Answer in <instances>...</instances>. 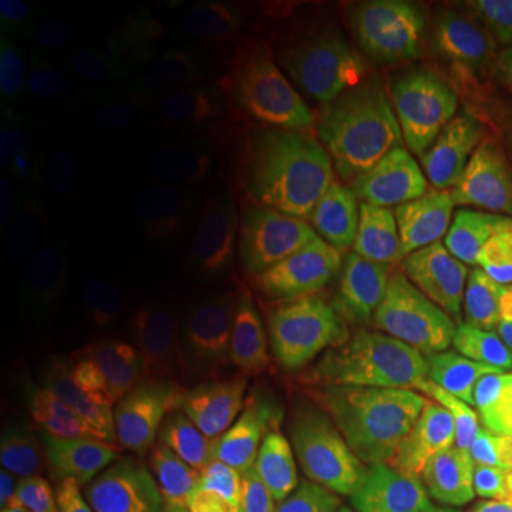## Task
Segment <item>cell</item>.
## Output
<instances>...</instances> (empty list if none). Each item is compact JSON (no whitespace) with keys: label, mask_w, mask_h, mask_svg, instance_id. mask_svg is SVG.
<instances>
[{"label":"cell","mask_w":512,"mask_h":512,"mask_svg":"<svg viewBox=\"0 0 512 512\" xmlns=\"http://www.w3.org/2000/svg\"><path fill=\"white\" fill-rule=\"evenodd\" d=\"M83 392V358L72 335L50 320H36L27 354L8 384L5 444L15 451L48 434Z\"/></svg>","instance_id":"cell-13"},{"label":"cell","mask_w":512,"mask_h":512,"mask_svg":"<svg viewBox=\"0 0 512 512\" xmlns=\"http://www.w3.org/2000/svg\"><path fill=\"white\" fill-rule=\"evenodd\" d=\"M275 48L245 12L211 27L178 64L174 83L207 133H216L264 98Z\"/></svg>","instance_id":"cell-10"},{"label":"cell","mask_w":512,"mask_h":512,"mask_svg":"<svg viewBox=\"0 0 512 512\" xmlns=\"http://www.w3.org/2000/svg\"><path fill=\"white\" fill-rule=\"evenodd\" d=\"M460 100L498 155L512 162V34L486 41L463 64Z\"/></svg>","instance_id":"cell-17"},{"label":"cell","mask_w":512,"mask_h":512,"mask_svg":"<svg viewBox=\"0 0 512 512\" xmlns=\"http://www.w3.org/2000/svg\"><path fill=\"white\" fill-rule=\"evenodd\" d=\"M256 164L221 145L216 133L143 152L136 178L164 219L195 221L254 195Z\"/></svg>","instance_id":"cell-12"},{"label":"cell","mask_w":512,"mask_h":512,"mask_svg":"<svg viewBox=\"0 0 512 512\" xmlns=\"http://www.w3.org/2000/svg\"><path fill=\"white\" fill-rule=\"evenodd\" d=\"M254 197L297 226H316L358 219L389 195L368 145L344 136L256 164Z\"/></svg>","instance_id":"cell-8"},{"label":"cell","mask_w":512,"mask_h":512,"mask_svg":"<svg viewBox=\"0 0 512 512\" xmlns=\"http://www.w3.org/2000/svg\"><path fill=\"white\" fill-rule=\"evenodd\" d=\"M418 467L422 482L451 501L512 491V408Z\"/></svg>","instance_id":"cell-15"},{"label":"cell","mask_w":512,"mask_h":512,"mask_svg":"<svg viewBox=\"0 0 512 512\" xmlns=\"http://www.w3.org/2000/svg\"><path fill=\"white\" fill-rule=\"evenodd\" d=\"M131 264L124 249L102 242L88 252L76 285V302L88 328L105 342L124 332V316L131 299Z\"/></svg>","instance_id":"cell-20"},{"label":"cell","mask_w":512,"mask_h":512,"mask_svg":"<svg viewBox=\"0 0 512 512\" xmlns=\"http://www.w3.org/2000/svg\"><path fill=\"white\" fill-rule=\"evenodd\" d=\"M48 93V155L76 174L100 176L102 181H133L143 152L128 143L124 131L72 83L55 79Z\"/></svg>","instance_id":"cell-14"},{"label":"cell","mask_w":512,"mask_h":512,"mask_svg":"<svg viewBox=\"0 0 512 512\" xmlns=\"http://www.w3.org/2000/svg\"><path fill=\"white\" fill-rule=\"evenodd\" d=\"M512 408V368L434 339H399L396 430L413 463L489 425Z\"/></svg>","instance_id":"cell-4"},{"label":"cell","mask_w":512,"mask_h":512,"mask_svg":"<svg viewBox=\"0 0 512 512\" xmlns=\"http://www.w3.org/2000/svg\"><path fill=\"white\" fill-rule=\"evenodd\" d=\"M233 512H283V510L273 508V505H245V508H238Z\"/></svg>","instance_id":"cell-28"},{"label":"cell","mask_w":512,"mask_h":512,"mask_svg":"<svg viewBox=\"0 0 512 512\" xmlns=\"http://www.w3.org/2000/svg\"><path fill=\"white\" fill-rule=\"evenodd\" d=\"M456 503V508H451L448 512H512V491Z\"/></svg>","instance_id":"cell-26"},{"label":"cell","mask_w":512,"mask_h":512,"mask_svg":"<svg viewBox=\"0 0 512 512\" xmlns=\"http://www.w3.org/2000/svg\"><path fill=\"white\" fill-rule=\"evenodd\" d=\"M361 140L394 200L512 221L510 171L432 69L406 64L375 93Z\"/></svg>","instance_id":"cell-2"},{"label":"cell","mask_w":512,"mask_h":512,"mask_svg":"<svg viewBox=\"0 0 512 512\" xmlns=\"http://www.w3.org/2000/svg\"><path fill=\"white\" fill-rule=\"evenodd\" d=\"M69 36V10L50 0H3L0 3V57L22 69L57 62Z\"/></svg>","instance_id":"cell-21"},{"label":"cell","mask_w":512,"mask_h":512,"mask_svg":"<svg viewBox=\"0 0 512 512\" xmlns=\"http://www.w3.org/2000/svg\"><path fill=\"white\" fill-rule=\"evenodd\" d=\"M138 29L131 24H91L72 29L64 38L57 64L69 81L117 83L121 72L138 53Z\"/></svg>","instance_id":"cell-22"},{"label":"cell","mask_w":512,"mask_h":512,"mask_svg":"<svg viewBox=\"0 0 512 512\" xmlns=\"http://www.w3.org/2000/svg\"><path fill=\"white\" fill-rule=\"evenodd\" d=\"M136 498L140 512H207L200 486L169 460L140 465Z\"/></svg>","instance_id":"cell-23"},{"label":"cell","mask_w":512,"mask_h":512,"mask_svg":"<svg viewBox=\"0 0 512 512\" xmlns=\"http://www.w3.org/2000/svg\"><path fill=\"white\" fill-rule=\"evenodd\" d=\"M370 114L373 95L328 74H292L219 128L216 138L238 157L259 164L297 147L361 136Z\"/></svg>","instance_id":"cell-9"},{"label":"cell","mask_w":512,"mask_h":512,"mask_svg":"<svg viewBox=\"0 0 512 512\" xmlns=\"http://www.w3.org/2000/svg\"><path fill=\"white\" fill-rule=\"evenodd\" d=\"M394 512H427L422 501L420 489L411 479H399V491H396V508Z\"/></svg>","instance_id":"cell-27"},{"label":"cell","mask_w":512,"mask_h":512,"mask_svg":"<svg viewBox=\"0 0 512 512\" xmlns=\"http://www.w3.org/2000/svg\"><path fill=\"white\" fill-rule=\"evenodd\" d=\"M107 107L121 128L166 145L209 136L178 93L174 79L157 74L124 76L112 83Z\"/></svg>","instance_id":"cell-16"},{"label":"cell","mask_w":512,"mask_h":512,"mask_svg":"<svg viewBox=\"0 0 512 512\" xmlns=\"http://www.w3.org/2000/svg\"><path fill=\"white\" fill-rule=\"evenodd\" d=\"M413 36L406 5L339 0L299 24L285 46V64L297 74H328L375 95L406 67Z\"/></svg>","instance_id":"cell-7"},{"label":"cell","mask_w":512,"mask_h":512,"mask_svg":"<svg viewBox=\"0 0 512 512\" xmlns=\"http://www.w3.org/2000/svg\"><path fill=\"white\" fill-rule=\"evenodd\" d=\"M48 121L27 69L0 57V178H27L46 150Z\"/></svg>","instance_id":"cell-18"},{"label":"cell","mask_w":512,"mask_h":512,"mask_svg":"<svg viewBox=\"0 0 512 512\" xmlns=\"http://www.w3.org/2000/svg\"><path fill=\"white\" fill-rule=\"evenodd\" d=\"M363 299L396 335H418L512 368V221L387 197L363 216Z\"/></svg>","instance_id":"cell-1"},{"label":"cell","mask_w":512,"mask_h":512,"mask_svg":"<svg viewBox=\"0 0 512 512\" xmlns=\"http://www.w3.org/2000/svg\"><path fill=\"white\" fill-rule=\"evenodd\" d=\"M339 330L332 316L254 306L223 330L219 370L249 406L290 411L328 380Z\"/></svg>","instance_id":"cell-5"},{"label":"cell","mask_w":512,"mask_h":512,"mask_svg":"<svg viewBox=\"0 0 512 512\" xmlns=\"http://www.w3.org/2000/svg\"><path fill=\"white\" fill-rule=\"evenodd\" d=\"M363 216L294 226L290 235L249 259L240 292L256 309L332 316V311L351 304L354 294L366 292L368 245Z\"/></svg>","instance_id":"cell-6"},{"label":"cell","mask_w":512,"mask_h":512,"mask_svg":"<svg viewBox=\"0 0 512 512\" xmlns=\"http://www.w3.org/2000/svg\"><path fill=\"white\" fill-rule=\"evenodd\" d=\"M396 392L399 335L363 299L339 330L335 358L313 420V456L339 472L373 463L392 434Z\"/></svg>","instance_id":"cell-3"},{"label":"cell","mask_w":512,"mask_h":512,"mask_svg":"<svg viewBox=\"0 0 512 512\" xmlns=\"http://www.w3.org/2000/svg\"><path fill=\"white\" fill-rule=\"evenodd\" d=\"M34 330L36 325H31L29 306H24L17 294L5 292V297L0 299V384L3 389H8V382L27 354Z\"/></svg>","instance_id":"cell-24"},{"label":"cell","mask_w":512,"mask_h":512,"mask_svg":"<svg viewBox=\"0 0 512 512\" xmlns=\"http://www.w3.org/2000/svg\"><path fill=\"white\" fill-rule=\"evenodd\" d=\"M53 214L27 178L0 181V280L10 285L29 261L57 252Z\"/></svg>","instance_id":"cell-19"},{"label":"cell","mask_w":512,"mask_h":512,"mask_svg":"<svg viewBox=\"0 0 512 512\" xmlns=\"http://www.w3.org/2000/svg\"><path fill=\"white\" fill-rule=\"evenodd\" d=\"M399 482L370 484L332 498L318 512H394Z\"/></svg>","instance_id":"cell-25"},{"label":"cell","mask_w":512,"mask_h":512,"mask_svg":"<svg viewBox=\"0 0 512 512\" xmlns=\"http://www.w3.org/2000/svg\"><path fill=\"white\" fill-rule=\"evenodd\" d=\"M114 456V411L88 389L43 439L31 482L34 512H95L105 496Z\"/></svg>","instance_id":"cell-11"}]
</instances>
